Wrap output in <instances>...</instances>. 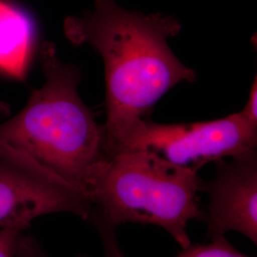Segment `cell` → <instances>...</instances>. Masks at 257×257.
<instances>
[{
	"label": "cell",
	"mask_w": 257,
	"mask_h": 257,
	"mask_svg": "<svg viewBox=\"0 0 257 257\" xmlns=\"http://www.w3.org/2000/svg\"><path fill=\"white\" fill-rule=\"evenodd\" d=\"M181 29L175 17L128 11L114 0H94L92 9L65 20L66 37L77 45L89 44L104 61L107 156L166 92L196 79L195 72L179 60L168 43Z\"/></svg>",
	"instance_id": "1"
},
{
	"label": "cell",
	"mask_w": 257,
	"mask_h": 257,
	"mask_svg": "<svg viewBox=\"0 0 257 257\" xmlns=\"http://www.w3.org/2000/svg\"><path fill=\"white\" fill-rule=\"evenodd\" d=\"M40 56L45 83L16 116L0 121V143L29 156L90 199L109 159L103 126L79 96L76 67L59 59L51 42L43 43Z\"/></svg>",
	"instance_id": "2"
},
{
	"label": "cell",
	"mask_w": 257,
	"mask_h": 257,
	"mask_svg": "<svg viewBox=\"0 0 257 257\" xmlns=\"http://www.w3.org/2000/svg\"><path fill=\"white\" fill-rule=\"evenodd\" d=\"M197 171L175 165L148 150H125L108 159L90 199L110 224H152L170 233L180 248L191 243L188 225L204 220Z\"/></svg>",
	"instance_id": "3"
},
{
	"label": "cell",
	"mask_w": 257,
	"mask_h": 257,
	"mask_svg": "<svg viewBox=\"0 0 257 257\" xmlns=\"http://www.w3.org/2000/svg\"><path fill=\"white\" fill-rule=\"evenodd\" d=\"M257 127L235 112L220 119L159 124L138 120L110 148L108 156L125 150H148L167 161L199 172L203 166L256 150Z\"/></svg>",
	"instance_id": "4"
},
{
	"label": "cell",
	"mask_w": 257,
	"mask_h": 257,
	"mask_svg": "<svg viewBox=\"0 0 257 257\" xmlns=\"http://www.w3.org/2000/svg\"><path fill=\"white\" fill-rule=\"evenodd\" d=\"M93 205L80 191L0 143V230L23 232L38 217L69 212L89 220Z\"/></svg>",
	"instance_id": "5"
},
{
	"label": "cell",
	"mask_w": 257,
	"mask_h": 257,
	"mask_svg": "<svg viewBox=\"0 0 257 257\" xmlns=\"http://www.w3.org/2000/svg\"><path fill=\"white\" fill-rule=\"evenodd\" d=\"M215 164L212 177L203 181L202 192L209 196L206 239L237 231L257 245L256 150Z\"/></svg>",
	"instance_id": "6"
},
{
	"label": "cell",
	"mask_w": 257,
	"mask_h": 257,
	"mask_svg": "<svg viewBox=\"0 0 257 257\" xmlns=\"http://www.w3.org/2000/svg\"><path fill=\"white\" fill-rule=\"evenodd\" d=\"M33 20L19 7L0 0V71L23 78L34 49Z\"/></svg>",
	"instance_id": "7"
},
{
	"label": "cell",
	"mask_w": 257,
	"mask_h": 257,
	"mask_svg": "<svg viewBox=\"0 0 257 257\" xmlns=\"http://www.w3.org/2000/svg\"><path fill=\"white\" fill-rule=\"evenodd\" d=\"M174 257H249L234 248L225 236L215 237L210 243H191Z\"/></svg>",
	"instance_id": "8"
},
{
	"label": "cell",
	"mask_w": 257,
	"mask_h": 257,
	"mask_svg": "<svg viewBox=\"0 0 257 257\" xmlns=\"http://www.w3.org/2000/svg\"><path fill=\"white\" fill-rule=\"evenodd\" d=\"M88 222L94 227L101 241L103 257H126L120 247L116 227L110 224L97 208L93 207Z\"/></svg>",
	"instance_id": "9"
},
{
	"label": "cell",
	"mask_w": 257,
	"mask_h": 257,
	"mask_svg": "<svg viewBox=\"0 0 257 257\" xmlns=\"http://www.w3.org/2000/svg\"><path fill=\"white\" fill-rule=\"evenodd\" d=\"M16 257H50L42 248L37 239L30 234H25L24 231L19 234ZM75 257H89L85 254H79Z\"/></svg>",
	"instance_id": "10"
},
{
	"label": "cell",
	"mask_w": 257,
	"mask_h": 257,
	"mask_svg": "<svg viewBox=\"0 0 257 257\" xmlns=\"http://www.w3.org/2000/svg\"><path fill=\"white\" fill-rule=\"evenodd\" d=\"M16 230H0V257H16L19 234Z\"/></svg>",
	"instance_id": "11"
},
{
	"label": "cell",
	"mask_w": 257,
	"mask_h": 257,
	"mask_svg": "<svg viewBox=\"0 0 257 257\" xmlns=\"http://www.w3.org/2000/svg\"><path fill=\"white\" fill-rule=\"evenodd\" d=\"M242 116L251 125L257 127V79L251 85V89L248 94V100L245 107L240 110Z\"/></svg>",
	"instance_id": "12"
},
{
	"label": "cell",
	"mask_w": 257,
	"mask_h": 257,
	"mask_svg": "<svg viewBox=\"0 0 257 257\" xmlns=\"http://www.w3.org/2000/svg\"><path fill=\"white\" fill-rule=\"evenodd\" d=\"M5 112H6V109H4V108L0 105V121L5 117Z\"/></svg>",
	"instance_id": "13"
}]
</instances>
